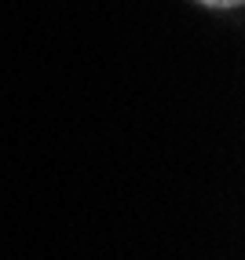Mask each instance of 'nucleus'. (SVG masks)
Listing matches in <instances>:
<instances>
[{
  "label": "nucleus",
  "instance_id": "f257e3e1",
  "mask_svg": "<svg viewBox=\"0 0 245 260\" xmlns=\"http://www.w3.org/2000/svg\"><path fill=\"white\" fill-rule=\"evenodd\" d=\"M198 4H205V8H238L241 0H198Z\"/></svg>",
  "mask_w": 245,
  "mask_h": 260
}]
</instances>
